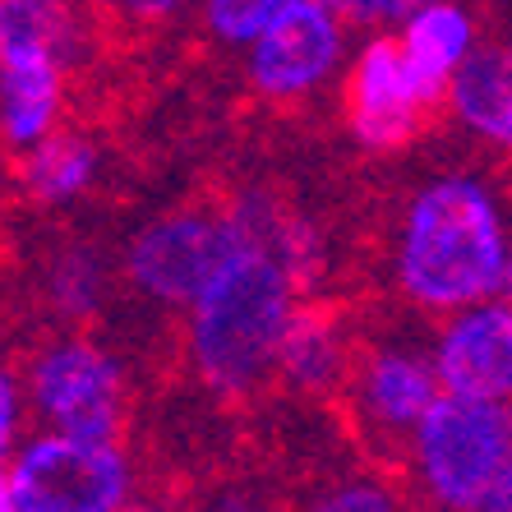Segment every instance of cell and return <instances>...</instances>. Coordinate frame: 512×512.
<instances>
[{
  "mask_svg": "<svg viewBox=\"0 0 512 512\" xmlns=\"http://www.w3.org/2000/svg\"><path fill=\"white\" fill-rule=\"evenodd\" d=\"M342 60V19L328 0H277L250 47V79L268 97H305Z\"/></svg>",
  "mask_w": 512,
  "mask_h": 512,
  "instance_id": "7",
  "label": "cell"
},
{
  "mask_svg": "<svg viewBox=\"0 0 512 512\" xmlns=\"http://www.w3.org/2000/svg\"><path fill=\"white\" fill-rule=\"evenodd\" d=\"M434 379L443 397L508 406L512 393V314L508 300H485L462 310L439 337Z\"/></svg>",
  "mask_w": 512,
  "mask_h": 512,
  "instance_id": "8",
  "label": "cell"
},
{
  "mask_svg": "<svg viewBox=\"0 0 512 512\" xmlns=\"http://www.w3.org/2000/svg\"><path fill=\"white\" fill-rule=\"evenodd\" d=\"M60 111V60L14 56L0 60V134L14 148H37Z\"/></svg>",
  "mask_w": 512,
  "mask_h": 512,
  "instance_id": "12",
  "label": "cell"
},
{
  "mask_svg": "<svg viewBox=\"0 0 512 512\" xmlns=\"http://www.w3.org/2000/svg\"><path fill=\"white\" fill-rule=\"evenodd\" d=\"M236 250L227 213H171L157 217L130 240L125 268L134 286L167 305H194L199 291L222 273V263Z\"/></svg>",
  "mask_w": 512,
  "mask_h": 512,
  "instance_id": "6",
  "label": "cell"
},
{
  "mask_svg": "<svg viewBox=\"0 0 512 512\" xmlns=\"http://www.w3.org/2000/svg\"><path fill=\"white\" fill-rule=\"evenodd\" d=\"M416 10L411 0H351V5H337V19H356V24H388V19H402Z\"/></svg>",
  "mask_w": 512,
  "mask_h": 512,
  "instance_id": "20",
  "label": "cell"
},
{
  "mask_svg": "<svg viewBox=\"0 0 512 512\" xmlns=\"http://www.w3.org/2000/svg\"><path fill=\"white\" fill-rule=\"evenodd\" d=\"M97 171V153L84 134H47L24 162V185L42 203H65L84 194V185Z\"/></svg>",
  "mask_w": 512,
  "mask_h": 512,
  "instance_id": "15",
  "label": "cell"
},
{
  "mask_svg": "<svg viewBox=\"0 0 512 512\" xmlns=\"http://www.w3.org/2000/svg\"><path fill=\"white\" fill-rule=\"evenodd\" d=\"M310 512H397V503L388 499V489L356 480V485H342L333 494H323Z\"/></svg>",
  "mask_w": 512,
  "mask_h": 512,
  "instance_id": "19",
  "label": "cell"
},
{
  "mask_svg": "<svg viewBox=\"0 0 512 512\" xmlns=\"http://www.w3.org/2000/svg\"><path fill=\"white\" fill-rule=\"evenodd\" d=\"M19 512H120L130 503V462L116 443L42 434L5 471Z\"/></svg>",
  "mask_w": 512,
  "mask_h": 512,
  "instance_id": "4",
  "label": "cell"
},
{
  "mask_svg": "<svg viewBox=\"0 0 512 512\" xmlns=\"http://www.w3.org/2000/svg\"><path fill=\"white\" fill-rule=\"evenodd\" d=\"M277 0H213L208 5V28H213L222 42H231V47H254L259 42V33L268 28V19H273Z\"/></svg>",
  "mask_w": 512,
  "mask_h": 512,
  "instance_id": "18",
  "label": "cell"
},
{
  "mask_svg": "<svg viewBox=\"0 0 512 512\" xmlns=\"http://www.w3.org/2000/svg\"><path fill=\"white\" fill-rule=\"evenodd\" d=\"M397 277L425 310H471L508 296V231L494 194L466 176L425 185L406 208Z\"/></svg>",
  "mask_w": 512,
  "mask_h": 512,
  "instance_id": "1",
  "label": "cell"
},
{
  "mask_svg": "<svg viewBox=\"0 0 512 512\" xmlns=\"http://www.w3.org/2000/svg\"><path fill=\"white\" fill-rule=\"evenodd\" d=\"M120 512H171L167 503H125Z\"/></svg>",
  "mask_w": 512,
  "mask_h": 512,
  "instance_id": "24",
  "label": "cell"
},
{
  "mask_svg": "<svg viewBox=\"0 0 512 512\" xmlns=\"http://www.w3.org/2000/svg\"><path fill=\"white\" fill-rule=\"evenodd\" d=\"M360 411L379 434H416V425L425 420V411L439 402V379H434V365L420 351H402V346H388V351H374L360 370Z\"/></svg>",
  "mask_w": 512,
  "mask_h": 512,
  "instance_id": "10",
  "label": "cell"
},
{
  "mask_svg": "<svg viewBox=\"0 0 512 512\" xmlns=\"http://www.w3.org/2000/svg\"><path fill=\"white\" fill-rule=\"evenodd\" d=\"M457 116L489 143L512 139V70L503 47H471L448 79Z\"/></svg>",
  "mask_w": 512,
  "mask_h": 512,
  "instance_id": "13",
  "label": "cell"
},
{
  "mask_svg": "<svg viewBox=\"0 0 512 512\" xmlns=\"http://www.w3.org/2000/svg\"><path fill=\"white\" fill-rule=\"evenodd\" d=\"M0 512H19V508H14V494H10V480H5V471H0Z\"/></svg>",
  "mask_w": 512,
  "mask_h": 512,
  "instance_id": "23",
  "label": "cell"
},
{
  "mask_svg": "<svg viewBox=\"0 0 512 512\" xmlns=\"http://www.w3.org/2000/svg\"><path fill=\"white\" fill-rule=\"evenodd\" d=\"M416 462L429 494L453 512H471L494 485L512 480L508 406L443 397L416 425Z\"/></svg>",
  "mask_w": 512,
  "mask_h": 512,
  "instance_id": "3",
  "label": "cell"
},
{
  "mask_svg": "<svg viewBox=\"0 0 512 512\" xmlns=\"http://www.w3.org/2000/svg\"><path fill=\"white\" fill-rule=\"evenodd\" d=\"M346 342L328 314L314 310H291L277 342V360L273 370H282V379L300 393H328L346 379Z\"/></svg>",
  "mask_w": 512,
  "mask_h": 512,
  "instance_id": "14",
  "label": "cell"
},
{
  "mask_svg": "<svg viewBox=\"0 0 512 512\" xmlns=\"http://www.w3.org/2000/svg\"><path fill=\"white\" fill-rule=\"evenodd\" d=\"M102 291H107V273H102V259H97L88 245H70L51 259L47 273V296L60 314L70 319H88V314L102 305Z\"/></svg>",
  "mask_w": 512,
  "mask_h": 512,
  "instance_id": "17",
  "label": "cell"
},
{
  "mask_svg": "<svg viewBox=\"0 0 512 512\" xmlns=\"http://www.w3.org/2000/svg\"><path fill=\"white\" fill-rule=\"evenodd\" d=\"M33 406L65 439L116 443L125 416V379L102 346L74 337L33 360Z\"/></svg>",
  "mask_w": 512,
  "mask_h": 512,
  "instance_id": "5",
  "label": "cell"
},
{
  "mask_svg": "<svg viewBox=\"0 0 512 512\" xmlns=\"http://www.w3.org/2000/svg\"><path fill=\"white\" fill-rule=\"evenodd\" d=\"M429 102L420 97L416 79L406 70L397 37H374L360 51L351 74V130L365 148H397L416 134L420 111Z\"/></svg>",
  "mask_w": 512,
  "mask_h": 512,
  "instance_id": "9",
  "label": "cell"
},
{
  "mask_svg": "<svg viewBox=\"0 0 512 512\" xmlns=\"http://www.w3.org/2000/svg\"><path fill=\"white\" fill-rule=\"evenodd\" d=\"M471 47H476V28L462 5H416L397 37V51L425 102H439L448 93V79Z\"/></svg>",
  "mask_w": 512,
  "mask_h": 512,
  "instance_id": "11",
  "label": "cell"
},
{
  "mask_svg": "<svg viewBox=\"0 0 512 512\" xmlns=\"http://www.w3.org/2000/svg\"><path fill=\"white\" fill-rule=\"evenodd\" d=\"M471 512H512V480L494 485V489H489V494H485V499H480Z\"/></svg>",
  "mask_w": 512,
  "mask_h": 512,
  "instance_id": "22",
  "label": "cell"
},
{
  "mask_svg": "<svg viewBox=\"0 0 512 512\" xmlns=\"http://www.w3.org/2000/svg\"><path fill=\"white\" fill-rule=\"evenodd\" d=\"M19 439V383L10 370H0V462Z\"/></svg>",
  "mask_w": 512,
  "mask_h": 512,
  "instance_id": "21",
  "label": "cell"
},
{
  "mask_svg": "<svg viewBox=\"0 0 512 512\" xmlns=\"http://www.w3.org/2000/svg\"><path fill=\"white\" fill-rule=\"evenodd\" d=\"M291 291V277L245 245H236L222 273L199 291L190 305V351L217 393L236 397L268 379L282 328L296 310Z\"/></svg>",
  "mask_w": 512,
  "mask_h": 512,
  "instance_id": "2",
  "label": "cell"
},
{
  "mask_svg": "<svg viewBox=\"0 0 512 512\" xmlns=\"http://www.w3.org/2000/svg\"><path fill=\"white\" fill-rule=\"evenodd\" d=\"M65 10L47 0H0V60L56 56L65 47Z\"/></svg>",
  "mask_w": 512,
  "mask_h": 512,
  "instance_id": "16",
  "label": "cell"
}]
</instances>
